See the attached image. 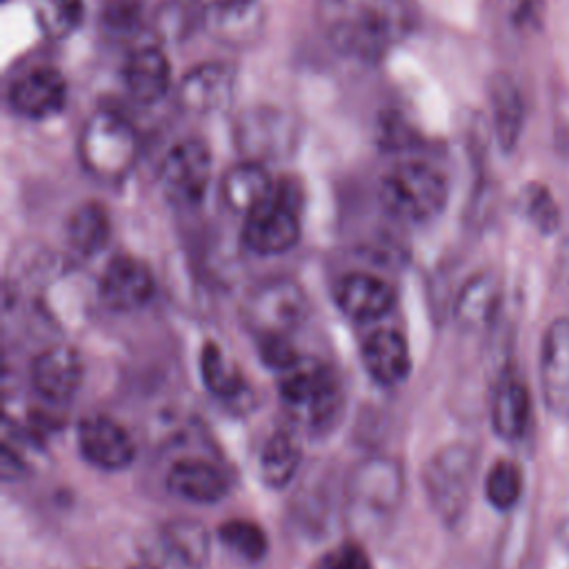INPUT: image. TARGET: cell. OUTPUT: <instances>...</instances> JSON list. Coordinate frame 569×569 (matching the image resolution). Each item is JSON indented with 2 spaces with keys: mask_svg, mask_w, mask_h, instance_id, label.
I'll use <instances>...</instances> for the list:
<instances>
[{
  "mask_svg": "<svg viewBox=\"0 0 569 569\" xmlns=\"http://www.w3.org/2000/svg\"><path fill=\"white\" fill-rule=\"evenodd\" d=\"M340 311L358 322L382 318L393 305V289L371 273H347L336 287Z\"/></svg>",
  "mask_w": 569,
  "mask_h": 569,
  "instance_id": "obj_22",
  "label": "cell"
},
{
  "mask_svg": "<svg viewBox=\"0 0 569 569\" xmlns=\"http://www.w3.org/2000/svg\"><path fill=\"white\" fill-rule=\"evenodd\" d=\"M211 538L202 522L193 518H171L158 527V558L169 569H202L209 558Z\"/></svg>",
  "mask_w": 569,
  "mask_h": 569,
  "instance_id": "obj_18",
  "label": "cell"
},
{
  "mask_svg": "<svg viewBox=\"0 0 569 569\" xmlns=\"http://www.w3.org/2000/svg\"><path fill=\"white\" fill-rule=\"evenodd\" d=\"M42 33L51 40L69 36L84 16V0H31Z\"/></svg>",
  "mask_w": 569,
  "mask_h": 569,
  "instance_id": "obj_30",
  "label": "cell"
},
{
  "mask_svg": "<svg viewBox=\"0 0 569 569\" xmlns=\"http://www.w3.org/2000/svg\"><path fill=\"white\" fill-rule=\"evenodd\" d=\"M405 489L402 467L387 456H371L353 467L345 496L349 516L356 522H380L400 505Z\"/></svg>",
  "mask_w": 569,
  "mask_h": 569,
  "instance_id": "obj_7",
  "label": "cell"
},
{
  "mask_svg": "<svg viewBox=\"0 0 569 569\" xmlns=\"http://www.w3.org/2000/svg\"><path fill=\"white\" fill-rule=\"evenodd\" d=\"M476 473V453L462 442L438 449L422 471L425 491L438 518L453 527L469 507Z\"/></svg>",
  "mask_w": 569,
  "mask_h": 569,
  "instance_id": "obj_5",
  "label": "cell"
},
{
  "mask_svg": "<svg viewBox=\"0 0 569 569\" xmlns=\"http://www.w3.org/2000/svg\"><path fill=\"white\" fill-rule=\"evenodd\" d=\"M447 178L429 162L405 160L393 164L378 182V200L382 209L411 224L433 220L447 204Z\"/></svg>",
  "mask_w": 569,
  "mask_h": 569,
  "instance_id": "obj_3",
  "label": "cell"
},
{
  "mask_svg": "<svg viewBox=\"0 0 569 569\" xmlns=\"http://www.w3.org/2000/svg\"><path fill=\"white\" fill-rule=\"evenodd\" d=\"M78 156L93 178L102 182L124 180L140 156L138 131L118 111L98 109L82 124Z\"/></svg>",
  "mask_w": 569,
  "mask_h": 569,
  "instance_id": "obj_2",
  "label": "cell"
},
{
  "mask_svg": "<svg viewBox=\"0 0 569 569\" xmlns=\"http://www.w3.org/2000/svg\"><path fill=\"white\" fill-rule=\"evenodd\" d=\"M156 291L151 269L133 256H116L107 264L98 293L104 307L124 313L144 307Z\"/></svg>",
  "mask_w": 569,
  "mask_h": 569,
  "instance_id": "obj_14",
  "label": "cell"
},
{
  "mask_svg": "<svg viewBox=\"0 0 569 569\" xmlns=\"http://www.w3.org/2000/svg\"><path fill=\"white\" fill-rule=\"evenodd\" d=\"M236 71L224 62H202L178 82V102L196 116L218 113L233 100Z\"/></svg>",
  "mask_w": 569,
  "mask_h": 569,
  "instance_id": "obj_13",
  "label": "cell"
},
{
  "mask_svg": "<svg viewBox=\"0 0 569 569\" xmlns=\"http://www.w3.org/2000/svg\"><path fill=\"white\" fill-rule=\"evenodd\" d=\"M264 20L260 0H236L202 9L204 31L227 47H249L260 40Z\"/></svg>",
  "mask_w": 569,
  "mask_h": 569,
  "instance_id": "obj_17",
  "label": "cell"
},
{
  "mask_svg": "<svg viewBox=\"0 0 569 569\" xmlns=\"http://www.w3.org/2000/svg\"><path fill=\"white\" fill-rule=\"evenodd\" d=\"M78 447L87 462L104 471H118L136 458L129 431L109 416H87L78 425Z\"/></svg>",
  "mask_w": 569,
  "mask_h": 569,
  "instance_id": "obj_12",
  "label": "cell"
},
{
  "mask_svg": "<svg viewBox=\"0 0 569 569\" xmlns=\"http://www.w3.org/2000/svg\"><path fill=\"white\" fill-rule=\"evenodd\" d=\"M200 376L204 387L222 400H233L247 389L240 369L227 360L216 342H204L200 349Z\"/></svg>",
  "mask_w": 569,
  "mask_h": 569,
  "instance_id": "obj_29",
  "label": "cell"
},
{
  "mask_svg": "<svg viewBox=\"0 0 569 569\" xmlns=\"http://www.w3.org/2000/svg\"><path fill=\"white\" fill-rule=\"evenodd\" d=\"M224 2H236V0H198L200 9H204V7H216V4H224Z\"/></svg>",
  "mask_w": 569,
  "mask_h": 569,
  "instance_id": "obj_37",
  "label": "cell"
},
{
  "mask_svg": "<svg viewBox=\"0 0 569 569\" xmlns=\"http://www.w3.org/2000/svg\"><path fill=\"white\" fill-rule=\"evenodd\" d=\"M302 138L300 118L276 104L244 109L233 124V140L244 160L271 162L291 156Z\"/></svg>",
  "mask_w": 569,
  "mask_h": 569,
  "instance_id": "obj_6",
  "label": "cell"
},
{
  "mask_svg": "<svg viewBox=\"0 0 569 569\" xmlns=\"http://www.w3.org/2000/svg\"><path fill=\"white\" fill-rule=\"evenodd\" d=\"M122 80L133 100L153 104L162 100L171 87V64L160 47L142 44L127 56Z\"/></svg>",
  "mask_w": 569,
  "mask_h": 569,
  "instance_id": "obj_20",
  "label": "cell"
},
{
  "mask_svg": "<svg viewBox=\"0 0 569 569\" xmlns=\"http://www.w3.org/2000/svg\"><path fill=\"white\" fill-rule=\"evenodd\" d=\"M300 462H302L300 442L296 440L293 433L278 429L264 440L260 449V456H258L260 478L264 485L273 489L287 487L298 473Z\"/></svg>",
  "mask_w": 569,
  "mask_h": 569,
  "instance_id": "obj_27",
  "label": "cell"
},
{
  "mask_svg": "<svg viewBox=\"0 0 569 569\" xmlns=\"http://www.w3.org/2000/svg\"><path fill=\"white\" fill-rule=\"evenodd\" d=\"M129 569H160V567H156L153 562H140V565H133Z\"/></svg>",
  "mask_w": 569,
  "mask_h": 569,
  "instance_id": "obj_38",
  "label": "cell"
},
{
  "mask_svg": "<svg viewBox=\"0 0 569 569\" xmlns=\"http://www.w3.org/2000/svg\"><path fill=\"white\" fill-rule=\"evenodd\" d=\"M82 358L73 347H49L31 360V385L42 400L67 402L80 389Z\"/></svg>",
  "mask_w": 569,
  "mask_h": 569,
  "instance_id": "obj_16",
  "label": "cell"
},
{
  "mask_svg": "<svg viewBox=\"0 0 569 569\" xmlns=\"http://www.w3.org/2000/svg\"><path fill=\"white\" fill-rule=\"evenodd\" d=\"M360 360L371 380L382 387L400 385L411 371L407 338L396 329H376L360 345Z\"/></svg>",
  "mask_w": 569,
  "mask_h": 569,
  "instance_id": "obj_19",
  "label": "cell"
},
{
  "mask_svg": "<svg viewBox=\"0 0 569 569\" xmlns=\"http://www.w3.org/2000/svg\"><path fill=\"white\" fill-rule=\"evenodd\" d=\"M67 80L56 67H33L20 73L7 91L9 107L29 120L58 116L67 104Z\"/></svg>",
  "mask_w": 569,
  "mask_h": 569,
  "instance_id": "obj_11",
  "label": "cell"
},
{
  "mask_svg": "<svg viewBox=\"0 0 569 569\" xmlns=\"http://www.w3.org/2000/svg\"><path fill=\"white\" fill-rule=\"evenodd\" d=\"M313 16L338 53L362 62L380 60L407 31L400 0H316Z\"/></svg>",
  "mask_w": 569,
  "mask_h": 569,
  "instance_id": "obj_1",
  "label": "cell"
},
{
  "mask_svg": "<svg viewBox=\"0 0 569 569\" xmlns=\"http://www.w3.org/2000/svg\"><path fill=\"white\" fill-rule=\"evenodd\" d=\"M167 487L173 496L191 502H218L229 491V480L213 462L202 458H180L167 471Z\"/></svg>",
  "mask_w": 569,
  "mask_h": 569,
  "instance_id": "obj_23",
  "label": "cell"
},
{
  "mask_svg": "<svg viewBox=\"0 0 569 569\" xmlns=\"http://www.w3.org/2000/svg\"><path fill=\"white\" fill-rule=\"evenodd\" d=\"M522 493V473L516 462L498 460L485 478V496L496 509H511Z\"/></svg>",
  "mask_w": 569,
  "mask_h": 569,
  "instance_id": "obj_32",
  "label": "cell"
},
{
  "mask_svg": "<svg viewBox=\"0 0 569 569\" xmlns=\"http://www.w3.org/2000/svg\"><path fill=\"white\" fill-rule=\"evenodd\" d=\"M260 358L264 360V365L284 371L287 367H291L300 356L293 351L291 342L287 340V336H260Z\"/></svg>",
  "mask_w": 569,
  "mask_h": 569,
  "instance_id": "obj_35",
  "label": "cell"
},
{
  "mask_svg": "<svg viewBox=\"0 0 569 569\" xmlns=\"http://www.w3.org/2000/svg\"><path fill=\"white\" fill-rule=\"evenodd\" d=\"M278 393L289 413L309 429H325L340 409V385L331 367L298 358L282 371Z\"/></svg>",
  "mask_w": 569,
  "mask_h": 569,
  "instance_id": "obj_4",
  "label": "cell"
},
{
  "mask_svg": "<svg viewBox=\"0 0 569 569\" xmlns=\"http://www.w3.org/2000/svg\"><path fill=\"white\" fill-rule=\"evenodd\" d=\"M160 187L176 207L198 204L211 182V151L200 138L176 142L160 160Z\"/></svg>",
  "mask_w": 569,
  "mask_h": 569,
  "instance_id": "obj_10",
  "label": "cell"
},
{
  "mask_svg": "<svg viewBox=\"0 0 569 569\" xmlns=\"http://www.w3.org/2000/svg\"><path fill=\"white\" fill-rule=\"evenodd\" d=\"M111 236V222L107 209L96 202H82L76 207L67 220V242L73 253L91 258L104 249Z\"/></svg>",
  "mask_w": 569,
  "mask_h": 569,
  "instance_id": "obj_26",
  "label": "cell"
},
{
  "mask_svg": "<svg viewBox=\"0 0 569 569\" xmlns=\"http://www.w3.org/2000/svg\"><path fill=\"white\" fill-rule=\"evenodd\" d=\"M276 187L278 182L271 178L267 164L242 160L224 171L220 180V196L231 211L247 216L264 204L276 193Z\"/></svg>",
  "mask_w": 569,
  "mask_h": 569,
  "instance_id": "obj_21",
  "label": "cell"
},
{
  "mask_svg": "<svg viewBox=\"0 0 569 569\" xmlns=\"http://www.w3.org/2000/svg\"><path fill=\"white\" fill-rule=\"evenodd\" d=\"M489 102H491V116H493V129L500 147L505 151L513 149L522 122H525V107L522 96L516 87V82L507 73H493L489 80Z\"/></svg>",
  "mask_w": 569,
  "mask_h": 569,
  "instance_id": "obj_25",
  "label": "cell"
},
{
  "mask_svg": "<svg viewBox=\"0 0 569 569\" xmlns=\"http://www.w3.org/2000/svg\"><path fill=\"white\" fill-rule=\"evenodd\" d=\"M100 22L113 38H127L142 24V9L138 0H107Z\"/></svg>",
  "mask_w": 569,
  "mask_h": 569,
  "instance_id": "obj_33",
  "label": "cell"
},
{
  "mask_svg": "<svg viewBox=\"0 0 569 569\" xmlns=\"http://www.w3.org/2000/svg\"><path fill=\"white\" fill-rule=\"evenodd\" d=\"M540 389L547 409L569 420V318L549 325L540 349Z\"/></svg>",
  "mask_w": 569,
  "mask_h": 569,
  "instance_id": "obj_15",
  "label": "cell"
},
{
  "mask_svg": "<svg viewBox=\"0 0 569 569\" xmlns=\"http://www.w3.org/2000/svg\"><path fill=\"white\" fill-rule=\"evenodd\" d=\"M322 569H371V562L362 545L345 542L325 553Z\"/></svg>",
  "mask_w": 569,
  "mask_h": 569,
  "instance_id": "obj_36",
  "label": "cell"
},
{
  "mask_svg": "<svg viewBox=\"0 0 569 569\" xmlns=\"http://www.w3.org/2000/svg\"><path fill=\"white\" fill-rule=\"evenodd\" d=\"M498 305V287L489 273L473 276L456 300V318L467 329L485 327Z\"/></svg>",
  "mask_w": 569,
  "mask_h": 569,
  "instance_id": "obj_28",
  "label": "cell"
},
{
  "mask_svg": "<svg viewBox=\"0 0 569 569\" xmlns=\"http://www.w3.org/2000/svg\"><path fill=\"white\" fill-rule=\"evenodd\" d=\"M298 193L293 187L278 182L276 193L244 216L240 240L258 256H276L289 251L300 238Z\"/></svg>",
  "mask_w": 569,
  "mask_h": 569,
  "instance_id": "obj_8",
  "label": "cell"
},
{
  "mask_svg": "<svg viewBox=\"0 0 569 569\" xmlns=\"http://www.w3.org/2000/svg\"><path fill=\"white\" fill-rule=\"evenodd\" d=\"M218 538L227 549H231L236 556H240L247 562H258L267 556L269 542L267 533L260 525L242 518H233L220 525Z\"/></svg>",
  "mask_w": 569,
  "mask_h": 569,
  "instance_id": "obj_31",
  "label": "cell"
},
{
  "mask_svg": "<svg viewBox=\"0 0 569 569\" xmlns=\"http://www.w3.org/2000/svg\"><path fill=\"white\" fill-rule=\"evenodd\" d=\"M525 211H527L529 220L542 233L556 231V227L560 222V213H558L556 200L551 198L547 187H540V184H533V187L527 189V193H525Z\"/></svg>",
  "mask_w": 569,
  "mask_h": 569,
  "instance_id": "obj_34",
  "label": "cell"
},
{
  "mask_svg": "<svg viewBox=\"0 0 569 569\" xmlns=\"http://www.w3.org/2000/svg\"><path fill=\"white\" fill-rule=\"evenodd\" d=\"M307 313V293L291 278H271L256 284L242 305V318L258 336H287L305 322Z\"/></svg>",
  "mask_w": 569,
  "mask_h": 569,
  "instance_id": "obj_9",
  "label": "cell"
},
{
  "mask_svg": "<svg viewBox=\"0 0 569 569\" xmlns=\"http://www.w3.org/2000/svg\"><path fill=\"white\" fill-rule=\"evenodd\" d=\"M531 418V402L527 387L516 376H505L491 400V425L493 431L505 440H516L525 433Z\"/></svg>",
  "mask_w": 569,
  "mask_h": 569,
  "instance_id": "obj_24",
  "label": "cell"
}]
</instances>
